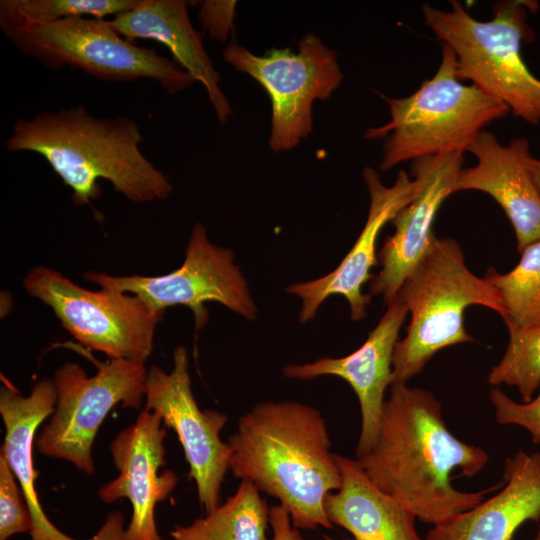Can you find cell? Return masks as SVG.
Listing matches in <instances>:
<instances>
[{
    "label": "cell",
    "mask_w": 540,
    "mask_h": 540,
    "mask_svg": "<svg viewBox=\"0 0 540 540\" xmlns=\"http://www.w3.org/2000/svg\"><path fill=\"white\" fill-rule=\"evenodd\" d=\"M236 1L205 0L201 3L198 18L203 29L212 39L225 42L233 28Z\"/></svg>",
    "instance_id": "83f0119b"
},
{
    "label": "cell",
    "mask_w": 540,
    "mask_h": 540,
    "mask_svg": "<svg viewBox=\"0 0 540 540\" xmlns=\"http://www.w3.org/2000/svg\"><path fill=\"white\" fill-rule=\"evenodd\" d=\"M0 414L5 427L1 455L8 461L33 520L31 540H78L60 531L46 516L36 491L33 446L36 431L52 415L57 402L53 379L38 381L28 396L1 375ZM124 517L110 513L100 530L86 540H125Z\"/></svg>",
    "instance_id": "2e32d148"
},
{
    "label": "cell",
    "mask_w": 540,
    "mask_h": 540,
    "mask_svg": "<svg viewBox=\"0 0 540 540\" xmlns=\"http://www.w3.org/2000/svg\"><path fill=\"white\" fill-rule=\"evenodd\" d=\"M398 295L408 309L410 322L394 349L393 383H407L420 374L438 351L474 341L465 329L464 314L469 306H484L505 317L498 290L467 267L459 243L452 238L436 237L405 278Z\"/></svg>",
    "instance_id": "277c9868"
},
{
    "label": "cell",
    "mask_w": 540,
    "mask_h": 540,
    "mask_svg": "<svg viewBox=\"0 0 540 540\" xmlns=\"http://www.w3.org/2000/svg\"><path fill=\"white\" fill-rule=\"evenodd\" d=\"M84 279L101 288L137 295L158 311L187 306L197 330L208 321L207 302L220 303L247 320L255 319L258 312L248 283L234 264V253L212 243L201 223L191 231L183 264L167 274L113 276L87 271Z\"/></svg>",
    "instance_id": "8fae6325"
},
{
    "label": "cell",
    "mask_w": 540,
    "mask_h": 540,
    "mask_svg": "<svg viewBox=\"0 0 540 540\" xmlns=\"http://www.w3.org/2000/svg\"><path fill=\"white\" fill-rule=\"evenodd\" d=\"M3 33L19 52L51 69L68 66L102 81L151 79L169 94L195 82L176 62L121 37L106 19L69 18Z\"/></svg>",
    "instance_id": "52a82bcc"
},
{
    "label": "cell",
    "mask_w": 540,
    "mask_h": 540,
    "mask_svg": "<svg viewBox=\"0 0 540 540\" xmlns=\"http://www.w3.org/2000/svg\"><path fill=\"white\" fill-rule=\"evenodd\" d=\"M440 65L404 98L382 96L389 106L390 121L369 128L364 137H386L380 169L428 156L464 153L479 134L510 111L501 101L475 85H466L457 75L454 51L442 43Z\"/></svg>",
    "instance_id": "8992f818"
},
{
    "label": "cell",
    "mask_w": 540,
    "mask_h": 540,
    "mask_svg": "<svg viewBox=\"0 0 540 540\" xmlns=\"http://www.w3.org/2000/svg\"><path fill=\"white\" fill-rule=\"evenodd\" d=\"M142 141L140 127L130 117L98 118L76 105L18 119L5 149L42 156L72 190L76 206L101 195L99 180L109 181L135 203L164 200L173 185L141 152Z\"/></svg>",
    "instance_id": "3957f363"
},
{
    "label": "cell",
    "mask_w": 540,
    "mask_h": 540,
    "mask_svg": "<svg viewBox=\"0 0 540 540\" xmlns=\"http://www.w3.org/2000/svg\"><path fill=\"white\" fill-rule=\"evenodd\" d=\"M223 58L267 91L272 103L269 146L275 152L290 150L309 136L313 102L328 99L343 79L335 51L313 33L299 41L297 53L272 48L264 56L252 54L233 37Z\"/></svg>",
    "instance_id": "30bf717a"
},
{
    "label": "cell",
    "mask_w": 540,
    "mask_h": 540,
    "mask_svg": "<svg viewBox=\"0 0 540 540\" xmlns=\"http://www.w3.org/2000/svg\"><path fill=\"white\" fill-rule=\"evenodd\" d=\"M356 540V539H355Z\"/></svg>",
    "instance_id": "1f68e13d"
},
{
    "label": "cell",
    "mask_w": 540,
    "mask_h": 540,
    "mask_svg": "<svg viewBox=\"0 0 540 540\" xmlns=\"http://www.w3.org/2000/svg\"><path fill=\"white\" fill-rule=\"evenodd\" d=\"M269 508L260 490L241 480L237 491L202 518L175 526L170 540H268Z\"/></svg>",
    "instance_id": "7402d4cb"
},
{
    "label": "cell",
    "mask_w": 540,
    "mask_h": 540,
    "mask_svg": "<svg viewBox=\"0 0 540 540\" xmlns=\"http://www.w3.org/2000/svg\"><path fill=\"white\" fill-rule=\"evenodd\" d=\"M408 309L398 295L380 318L366 341L351 354L323 357L311 363L290 364L284 376L309 380L320 376H337L349 383L357 395L361 410V432L356 457L373 446L385 402V391L393 383V354L399 331Z\"/></svg>",
    "instance_id": "e0dca14e"
},
{
    "label": "cell",
    "mask_w": 540,
    "mask_h": 540,
    "mask_svg": "<svg viewBox=\"0 0 540 540\" xmlns=\"http://www.w3.org/2000/svg\"><path fill=\"white\" fill-rule=\"evenodd\" d=\"M490 400L498 423L523 427L531 434L534 443L540 442V389L535 398L519 403L495 387L490 392Z\"/></svg>",
    "instance_id": "4316f807"
},
{
    "label": "cell",
    "mask_w": 540,
    "mask_h": 540,
    "mask_svg": "<svg viewBox=\"0 0 540 540\" xmlns=\"http://www.w3.org/2000/svg\"><path fill=\"white\" fill-rule=\"evenodd\" d=\"M370 205L367 220L354 245L340 264L329 274L307 282L289 285L285 290L301 301L299 321L312 320L321 304L332 295H342L350 307V317L359 321L366 317L370 294L362 292L371 280L370 270L378 264L376 245L382 228L414 197L416 181L400 170L393 185L386 186L371 167L363 171Z\"/></svg>",
    "instance_id": "9a60e30c"
},
{
    "label": "cell",
    "mask_w": 540,
    "mask_h": 540,
    "mask_svg": "<svg viewBox=\"0 0 540 540\" xmlns=\"http://www.w3.org/2000/svg\"><path fill=\"white\" fill-rule=\"evenodd\" d=\"M509 342L487 381L492 386H514L523 402H529L540 389V325L516 327L507 325Z\"/></svg>",
    "instance_id": "d4e9b609"
},
{
    "label": "cell",
    "mask_w": 540,
    "mask_h": 540,
    "mask_svg": "<svg viewBox=\"0 0 540 540\" xmlns=\"http://www.w3.org/2000/svg\"><path fill=\"white\" fill-rule=\"evenodd\" d=\"M463 162L461 152L412 161L416 192L391 221L395 230L377 254L380 270L370 280L371 296H381L387 305L393 302L409 272L431 248L436 239L435 216L442 203L456 192Z\"/></svg>",
    "instance_id": "4fadbf2b"
},
{
    "label": "cell",
    "mask_w": 540,
    "mask_h": 540,
    "mask_svg": "<svg viewBox=\"0 0 540 540\" xmlns=\"http://www.w3.org/2000/svg\"><path fill=\"white\" fill-rule=\"evenodd\" d=\"M334 457L341 484L324 504L332 525L346 529L356 540H423L415 527L416 516L379 489L357 459Z\"/></svg>",
    "instance_id": "44dd1931"
},
{
    "label": "cell",
    "mask_w": 540,
    "mask_h": 540,
    "mask_svg": "<svg viewBox=\"0 0 540 540\" xmlns=\"http://www.w3.org/2000/svg\"><path fill=\"white\" fill-rule=\"evenodd\" d=\"M269 525L273 532L272 540H304L299 529L293 526L289 513L280 504L269 508Z\"/></svg>",
    "instance_id": "f1b7e54d"
},
{
    "label": "cell",
    "mask_w": 540,
    "mask_h": 540,
    "mask_svg": "<svg viewBox=\"0 0 540 540\" xmlns=\"http://www.w3.org/2000/svg\"><path fill=\"white\" fill-rule=\"evenodd\" d=\"M451 10L424 3L425 24L455 53L457 75L503 102L515 117L540 127V79L525 63L521 47L534 33L528 13L536 2L505 0L493 6V17L480 21L457 0Z\"/></svg>",
    "instance_id": "5b68a950"
},
{
    "label": "cell",
    "mask_w": 540,
    "mask_h": 540,
    "mask_svg": "<svg viewBox=\"0 0 540 540\" xmlns=\"http://www.w3.org/2000/svg\"><path fill=\"white\" fill-rule=\"evenodd\" d=\"M356 459L379 489L433 526L479 504L501 485L462 492L451 484L454 470L472 477L487 464L488 454L450 432L431 391L407 383L390 386L375 442Z\"/></svg>",
    "instance_id": "6da1fadb"
},
{
    "label": "cell",
    "mask_w": 540,
    "mask_h": 540,
    "mask_svg": "<svg viewBox=\"0 0 540 540\" xmlns=\"http://www.w3.org/2000/svg\"><path fill=\"white\" fill-rule=\"evenodd\" d=\"M467 151L477 162L462 168L456 192L476 190L490 195L512 224L519 252L540 241V190L529 166V141L513 138L503 145L494 133L484 130Z\"/></svg>",
    "instance_id": "ac0fdd59"
},
{
    "label": "cell",
    "mask_w": 540,
    "mask_h": 540,
    "mask_svg": "<svg viewBox=\"0 0 540 540\" xmlns=\"http://www.w3.org/2000/svg\"><path fill=\"white\" fill-rule=\"evenodd\" d=\"M138 0H1L2 31L29 24L69 18L116 17L133 9Z\"/></svg>",
    "instance_id": "cb8c5ba5"
},
{
    "label": "cell",
    "mask_w": 540,
    "mask_h": 540,
    "mask_svg": "<svg viewBox=\"0 0 540 540\" xmlns=\"http://www.w3.org/2000/svg\"><path fill=\"white\" fill-rule=\"evenodd\" d=\"M187 6L183 0H138L133 9L108 21L127 40L149 39L166 46L180 67L203 84L223 124L232 109L219 88L220 76L190 21Z\"/></svg>",
    "instance_id": "ffe728a7"
},
{
    "label": "cell",
    "mask_w": 540,
    "mask_h": 540,
    "mask_svg": "<svg viewBox=\"0 0 540 540\" xmlns=\"http://www.w3.org/2000/svg\"><path fill=\"white\" fill-rule=\"evenodd\" d=\"M145 409L158 414L172 428L189 464V476L195 481L197 495L205 512L219 505L222 482L229 469L231 448L220 432L227 416L215 410H201L194 398L187 350L178 346L173 352L169 372L157 365L147 371Z\"/></svg>",
    "instance_id": "7c38bea8"
},
{
    "label": "cell",
    "mask_w": 540,
    "mask_h": 540,
    "mask_svg": "<svg viewBox=\"0 0 540 540\" xmlns=\"http://www.w3.org/2000/svg\"><path fill=\"white\" fill-rule=\"evenodd\" d=\"M533 540H540V528L535 536V538Z\"/></svg>",
    "instance_id": "4dcf8cb0"
},
{
    "label": "cell",
    "mask_w": 540,
    "mask_h": 540,
    "mask_svg": "<svg viewBox=\"0 0 540 540\" xmlns=\"http://www.w3.org/2000/svg\"><path fill=\"white\" fill-rule=\"evenodd\" d=\"M147 371L145 364L127 359H109L90 377L76 363L59 366L53 378L57 402L35 439L37 450L93 474L92 446L103 420L118 404L141 407Z\"/></svg>",
    "instance_id": "9c48e42d"
},
{
    "label": "cell",
    "mask_w": 540,
    "mask_h": 540,
    "mask_svg": "<svg viewBox=\"0 0 540 540\" xmlns=\"http://www.w3.org/2000/svg\"><path fill=\"white\" fill-rule=\"evenodd\" d=\"M229 469L276 498L300 529H331L328 494L341 476L322 414L296 401H265L238 421L229 438Z\"/></svg>",
    "instance_id": "7a4b0ae2"
},
{
    "label": "cell",
    "mask_w": 540,
    "mask_h": 540,
    "mask_svg": "<svg viewBox=\"0 0 540 540\" xmlns=\"http://www.w3.org/2000/svg\"><path fill=\"white\" fill-rule=\"evenodd\" d=\"M166 434L161 417L144 408L110 444L119 475L99 488L98 497L107 504L121 498L130 501L132 516L125 528V540H164L157 529L155 507L178 482L171 470L159 474L165 465Z\"/></svg>",
    "instance_id": "5bb4252c"
},
{
    "label": "cell",
    "mask_w": 540,
    "mask_h": 540,
    "mask_svg": "<svg viewBox=\"0 0 540 540\" xmlns=\"http://www.w3.org/2000/svg\"><path fill=\"white\" fill-rule=\"evenodd\" d=\"M529 166H530L533 178L540 190V159H536L532 156L529 162Z\"/></svg>",
    "instance_id": "f546056e"
},
{
    "label": "cell",
    "mask_w": 540,
    "mask_h": 540,
    "mask_svg": "<svg viewBox=\"0 0 540 540\" xmlns=\"http://www.w3.org/2000/svg\"><path fill=\"white\" fill-rule=\"evenodd\" d=\"M8 461L0 455V540L31 533L33 520Z\"/></svg>",
    "instance_id": "484cf974"
},
{
    "label": "cell",
    "mask_w": 540,
    "mask_h": 540,
    "mask_svg": "<svg viewBox=\"0 0 540 540\" xmlns=\"http://www.w3.org/2000/svg\"><path fill=\"white\" fill-rule=\"evenodd\" d=\"M26 293L49 306L61 325L83 346L109 359L145 364L164 312L137 295L101 288L89 290L46 267L30 269Z\"/></svg>",
    "instance_id": "ba28073f"
},
{
    "label": "cell",
    "mask_w": 540,
    "mask_h": 540,
    "mask_svg": "<svg viewBox=\"0 0 540 540\" xmlns=\"http://www.w3.org/2000/svg\"><path fill=\"white\" fill-rule=\"evenodd\" d=\"M517 265L501 274L493 268L485 278L498 290L505 309L506 326L540 325V241L521 252Z\"/></svg>",
    "instance_id": "603a6c76"
},
{
    "label": "cell",
    "mask_w": 540,
    "mask_h": 540,
    "mask_svg": "<svg viewBox=\"0 0 540 540\" xmlns=\"http://www.w3.org/2000/svg\"><path fill=\"white\" fill-rule=\"evenodd\" d=\"M500 492L434 525L425 540H511L526 521L540 520V452L505 460Z\"/></svg>",
    "instance_id": "d6986e66"
}]
</instances>
